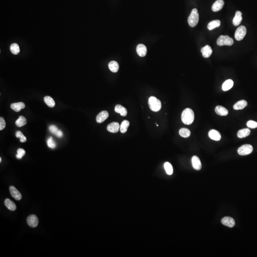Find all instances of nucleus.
Returning <instances> with one entry per match:
<instances>
[{
  "label": "nucleus",
  "mask_w": 257,
  "mask_h": 257,
  "mask_svg": "<svg viewBox=\"0 0 257 257\" xmlns=\"http://www.w3.org/2000/svg\"><path fill=\"white\" fill-rule=\"evenodd\" d=\"M26 140H27V139L26 138L25 136L23 135V136H22L21 138H20V142H26Z\"/></svg>",
  "instance_id": "ea45409f"
},
{
  "label": "nucleus",
  "mask_w": 257,
  "mask_h": 257,
  "mask_svg": "<svg viewBox=\"0 0 257 257\" xmlns=\"http://www.w3.org/2000/svg\"><path fill=\"white\" fill-rule=\"evenodd\" d=\"M201 52L204 58H207L211 56L212 53V49L209 45H206L201 49Z\"/></svg>",
  "instance_id": "dca6fc26"
},
{
  "label": "nucleus",
  "mask_w": 257,
  "mask_h": 257,
  "mask_svg": "<svg viewBox=\"0 0 257 257\" xmlns=\"http://www.w3.org/2000/svg\"><path fill=\"white\" fill-rule=\"evenodd\" d=\"M217 44L219 46H223V45H228L231 46L233 45L234 41L232 38L229 37L227 35H221L219 37L217 41Z\"/></svg>",
  "instance_id": "20e7f679"
},
{
  "label": "nucleus",
  "mask_w": 257,
  "mask_h": 257,
  "mask_svg": "<svg viewBox=\"0 0 257 257\" xmlns=\"http://www.w3.org/2000/svg\"><path fill=\"white\" fill-rule=\"evenodd\" d=\"M209 136L211 139L216 141H220L221 138L220 132L215 130H211L209 132Z\"/></svg>",
  "instance_id": "2eb2a0df"
},
{
  "label": "nucleus",
  "mask_w": 257,
  "mask_h": 257,
  "mask_svg": "<svg viewBox=\"0 0 257 257\" xmlns=\"http://www.w3.org/2000/svg\"><path fill=\"white\" fill-rule=\"evenodd\" d=\"M25 107V105L23 102L12 103L11 105V109L16 112H20L21 110L23 109Z\"/></svg>",
  "instance_id": "a211bd4d"
},
{
  "label": "nucleus",
  "mask_w": 257,
  "mask_h": 257,
  "mask_svg": "<svg viewBox=\"0 0 257 257\" xmlns=\"http://www.w3.org/2000/svg\"><path fill=\"white\" fill-rule=\"evenodd\" d=\"M6 127V123L3 117L0 118V130L2 131Z\"/></svg>",
  "instance_id": "e433bc0d"
},
{
  "label": "nucleus",
  "mask_w": 257,
  "mask_h": 257,
  "mask_svg": "<svg viewBox=\"0 0 257 257\" xmlns=\"http://www.w3.org/2000/svg\"><path fill=\"white\" fill-rule=\"evenodd\" d=\"M9 189H10L11 195L13 198H15L17 200H21L22 198V194L18 189H16V188H15L13 186H11L9 188Z\"/></svg>",
  "instance_id": "6e6552de"
},
{
  "label": "nucleus",
  "mask_w": 257,
  "mask_h": 257,
  "mask_svg": "<svg viewBox=\"0 0 257 257\" xmlns=\"http://www.w3.org/2000/svg\"><path fill=\"white\" fill-rule=\"evenodd\" d=\"M221 223L224 225L229 228H232L235 225V222L234 219L229 217H224L221 220Z\"/></svg>",
  "instance_id": "1a4fd4ad"
},
{
  "label": "nucleus",
  "mask_w": 257,
  "mask_h": 257,
  "mask_svg": "<svg viewBox=\"0 0 257 257\" xmlns=\"http://www.w3.org/2000/svg\"><path fill=\"white\" fill-rule=\"evenodd\" d=\"M49 131H50V132L54 135L56 134V133H57V131H58L59 130L57 127L54 125H51L49 127Z\"/></svg>",
  "instance_id": "c9c22d12"
},
{
  "label": "nucleus",
  "mask_w": 257,
  "mask_h": 257,
  "mask_svg": "<svg viewBox=\"0 0 257 257\" xmlns=\"http://www.w3.org/2000/svg\"><path fill=\"white\" fill-rule=\"evenodd\" d=\"M26 123H27L26 119L24 117L22 116H20L15 122V124L18 127H21L22 126H24L26 124Z\"/></svg>",
  "instance_id": "cd10ccee"
},
{
  "label": "nucleus",
  "mask_w": 257,
  "mask_h": 257,
  "mask_svg": "<svg viewBox=\"0 0 257 257\" xmlns=\"http://www.w3.org/2000/svg\"><path fill=\"white\" fill-rule=\"evenodd\" d=\"M47 145L51 149H54L56 146V142L54 141L52 137H51L47 140Z\"/></svg>",
  "instance_id": "473e14b6"
},
{
  "label": "nucleus",
  "mask_w": 257,
  "mask_h": 257,
  "mask_svg": "<svg viewBox=\"0 0 257 257\" xmlns=\"http://www.w3.org/2000/svg\"><path fill=\"white\" fill-rule=\"evenodd\" d=\"M120 125L119 123L117 122H113L107 126V129L108 131L111 133H117L120 130Z\"/></svg>",
  "instance_id": "9d476101"
},
{
  "label": "nucleus",
  "mask_w": 257,
  "mask_h": 257,
  "mask_svg": "<svg viewBox=\"0 0 257 257\" xmlns=\"http://www.w3.org/2000/svg\"><path fill=\"white\" fill-rule=\"evenodd\" d=\"M15 135H16V137L18 138H21V137L23 136V134L21 131H18L16 132Z\"/></svg>",
  "instance_id": "4c0bfd02"
},
{
  "label": "nucleus",
  "mask_w": 257,
  "mask_h": 257,
  "mask_svg": "<svg viewBox=\"0 0 257 257\" xmlns=\"http://www.w3.org/2000/svg\"><path fill=\"white\" fill-rule=\"evenodd\" d=\"M179 134L183 138H188L190 135V131L187 128H182L179 130Z\"/></svg>",
  "instance_id": "7c9ffc66"
},
{
  "label": "nucleus",
  "mask_w": 257,
  "mask_h": 257,
  "mask_svg": "<svg viewBox=\"0 0 257 257\" xmlns=\"http://www.w3.org/2000/svg\"><path fill=\"white\" fill-rule=\"evenodd\" d=\"M250 134V131L249 128H243L240 130L237 133V136L239 138H243L249 136Z\"/></svg>",
  "instance_id": "5701e85b"
},
{
  "label": "nucleus",
  "mask_w": 257,
  "mask_h": 257,
  "mask_svg": "<svg viewBox=\"0 0 257 257\" xmlns=\"http://www.w3.org/2000/svg\"><path fill=\"white\" fill-rule=\"evenodd\" d=\"M193 167L195 170L199 171L201 169V163L200 159L197 156H193L192 159Z\"/></svg>",
  "instance_id": "9b49d317"
},
{
  "label": "nucleus",
  "mask_w": 257,
  "mask_h": 257,
  "mask_svg": "<svg viewBox=\"0 0 257 257\" xmlns=\"http://www.w3.org/2000/svg\"><path fill=\"white\" fill-rule=\"evenodd\" d=\"M44 101L49 107L52 108L55 105V102L54 101V99L50 96H45L44 98Z\"/></svg>",
  "instance_id": "c85d7f7f"
},
{
  "label": "nucleus",
  "mask_w": 257,
  "mask_h": 257,
  "mask_svg": "<svg viewBox=\"0 0 257 257\" xmlns=\"http://www.w3.org/2000/svg\"><path fill=\"white\" fill-rule=\"evenodd\" d=\"M216 113L220 116H226L229 113L228 110L222 106H217L215 109Z\"/></svg>",
  "instance_id": "6ab92c4d"
},
{
  "label": "nucleus",
  "mask_w": 257,
  "mask_h": 257,
  "mask_svg": "<svg viewBox=\"0 0 257 257\" xmlns=\"http://www.w3.org/2000/svg\"><path fill=\"white\" fill-rule=\"evenodd\" d=\"M137 54L141 57H144L147 54V48L143 44H139L136 48Z\"/></svg>",
  "instance_id": "4468645a"
},
{
  "label": "nucleus",
  "mask_w": 257,
  "mask_h": 257,
  "mask_svg": "<svg viewBox=\"0 0 257 257\" xmlns=\"http://www.w3.org/2000/svg\"><path fill=\"white\" fill-rule=\"evenodd\" d=\"M130 125V123L128 121L124 120L122 122L120 125V130L122 134H124L127 131L128 128Z\"/></svg>",
  "instance_id": "bb28decb"
},
{
  "label": "nucleus",
  "mask_w": 257,
  "mask_h": 257,
  "mask_svg": "<svg viewBox=\"0 0 257 257\" xmlns=\"http://www.w3.org/2000/svg\"><path fill=\"white\" fill-rule=\"evenodd\" d=\"M164 167L165 171L168 174L171 175L173 174V168H172L171 164L170 163L166 162L164 163Z\"/></svg>",
  "instance_id": "2f4dec72"
},
{
  "label": "nucleus",
  "mask_w": 257,
  "mask_h": 257,
  "mask_svg": "<svg viewBox=\"0 0 257 257\" xmlns=\"http://www.w3.org/2000/svg\"><path fill=\"white\" fill-rule=\"evenodd\" d=\"M55 135H56L57 137L61 138L62 136H63V134H62V131H61V130H58V131H57Z\"/></svg>",
  "instance_id": "58836bf2"
},
{
  "label": "nucleus",
  "mask_w": 257,
  "mask_h": 257,
  "mask_svg": "<svg viewBox=\"0 0 257 257\" xmlns=\"http://www.w3.org/2000/svg\"><path fill=\"white\" fill-rule=\"evenodd\" d=\"M115 111L116 113L120 114L121 116H126L127 114V110L125 107H123L121 105H117L115 107Z\"/></svg>",
  "instance_id": "aec40b11"
},
{
  "label": "nucleus",
  "mask_w": 257,
  "mask_h": 257,
  "mask_svg": "<svg viewBox=\"0 0 257 257\" xmlns=\"http://www.w3.org/2000/svg\"><path fill=\"white\" fill-rule=\"evenodd\" d=\"M25 151L24 149L20 148L17 150V154L16 156V158L19 160L21 159L23 157V156L25 155Z\"/></svg>",
  "instance_id": "72a5a7b5"
},
{
  "label": "nucleus",
  "mask_w": 257,
  "mask_h": 257,
  "mask_svg": "<svg viewBox=\"0 0 257 257\" xmlns=\"http://www.w3.org/2000/svg\"><path fill=\"white\" fill-rule=\"evenodd\" d=\"M10 50L12 54L17 55L20 52L19 46L17 44H12L10 46Z\"/></svg>",
  "instance_id": "c756f323"
},
{
  "label": "nucleus",
  "mask_w": 257,
  "mask_h": 257,
  "mask_svg": "<svg viewBox=\"0 0 257 257\" xmlns=\"http://www.w3.org/2000/svg\"><path fill=\"white\" fill-rule=\"evenodd\" d=\"M234 84V82L231 79H229L228 80L226 81L224 83H223L222 86V90L223 91H227L232 88Z\"/></svg>",
  "instance_id": "4be33fe9"
},
{
  "label": "nucleus",
  "mask_w": 257,
  "mask_h": 257,
  "mask_svg": "<svg viewBox=\"0 0 257 257\" xmlns=\"http://www.w3.org/2000/svg\"><path fill=\"white\" fill-rule=\"evenodd\" d=\"M109 117V113L104 110L99 113L98 115L96 117V121L99 123H103V121Z\"/></svg>",
  "instance_id": "f8f14e48"
},
{
  "label": "nucleus",
  "mask_w": 257,
  "mask_h": 257,
  "mask_svg": "<svg viewBox=\"0 0 257 257\" xmlns=\"http://www.w3.org/2000/svg\"><path fill=\"white\" fill-rule=\"evenodd\" d=\"M242 21V13L240 11H237L236 12L235 16L233 20V24L234 26H237L239 25Z\"/></svg>",
  "instance_id": "f3484780"
},
{
  "label": "nucleus",
  "mask_w": 257,
  "mask_h": 257,
  "mask_svg": "<svg viewBox=\"0 0 257 257\" xmlns=\"http://www.w3.org/2000/svg\"><path fill=\"white\" fill-rule=\"evenodd\" d=\"M27 222L29 226L32 228H35L39 223V220L35 215H30L27 219Z\"/></svg>",
  "instance_id": "0eeeda50"
},
{
  "label": "nucleus",
  "mask_w": 257,
  "mask_h": 257,
  "mask_svg": "<svg viewBox=\"0 0 257 257\" xmlns=\"http://www.w3.org/2000/svg\"><path fill=\"white\" fill-rule=\"evenodd\" d=\"M150 108L153 112H159L161 108V103L159 99L154 96L150 97L148 100Z\"/></svg>",
  "instance_id": "f03ea898"
},
{
  "label": "nucleus",
  "mask_w": 257,
  "mask_h": 257,
  "mask_svg": "<svg viewBox=\"0 0 257 257\" xmlns=\"http://www.w3.org/2000/svg\"><path fill=\"white\" fill-rule=\"evenodd\" d=\"M224 5V1L223 0H217L212 6V10L214 12H217L222 9Z\"/></svg>",
  "instance_id": "ddd939ff"
},
{
  "label": "nucleus",
  "mask_w": 257,
  "mask_h": 257,
  "mask_svg": "<svg viewBox=\"0 0 257 257\" xmlns=\"http://www.w3.org/2000/svg\"><path fill=\"white\" fill-rule=\"evenodd\" d=\"M199 20V15L197 9H193L188 18V22L190 27H194L198 24Z\"/></svg>",
  "instance_id": "7ed1b4c3"
},
{
  "label": "nucleus",
  "mask_w": 257,
  "mask_h": 257,
  "mask_svg": "<svg viewBox=\"0 0 257 257\" xmlns=\"http://www.w3.org/2000/svg\"><path fill=\"white\" fill-rule=\"evenodd\" d=\"M221 25V21L220 20H214L210 22L208 25V29L209 30H211L214 29L215 28L220 27Z\"/></svg>",
  "instance_id": "393cba45"
},
{
  "label": "nucleus",
  "mask_w": 257,
  "mask_h": 257,
  "mask_svg": "<svg viewBox=\"0 0 257 257\" xmlns=\"http://www.w3.org/2000/svg\"><path fill=\"white\" fill-rule=\"evenodd\" d=\"M253 147L251 145L245 144L241 146L238 149V154L240 155L244 156L250 154L253 151Z\"/></svg>",
  "instance_id": "39448f33"
},
{
  "label": "nucleus",
  "mask_w": 257,
  "mask_h": 257,
  "mask_svg": "<svg viewBox=\"0 0 257 257\" xmlns=\"http://www.w3.org/2000/svg\"><path fill=\"white\" fill-rule=\"evenodd\" d=\"M248 127L250 128H257V123L253 121L250 120L247 123Z\"/></svg>",
  "instance_id": "f704fd0d"
},
{
  "label": "nucleus",
  "mask_w": 257,
  "mask_h": 257,
  "mask_svg": "<svg viewBox=\"0 0 257 257\" xmlns=\"http://www.w3.org/2000/svg\"><path fill=\"white\" fill-rule=\"evenodd\" d=\"M108 66H109L110 70L113 73H116L119 70V64L116 61H112V62H110Z\"/></svg>",
  "instance_id": "a878e982"
},
{
  "label": "nucleus",
  "mask_w": 257,
  "mask_h": 257,
  "mask_svg": "<svg viewBox=\"0 0 257 257\" xmlns=\"http://www.w3.org/2000/svg\"><path fill=\"white\" fill-rule=\"evenodd\" d=\"M194 120V112L190 108H187L182 112L181 121L182 123L186 125H190Z\"/></svg>",
  "instance_id": "f257e3e1"
},
{
  "label": "nucleus",
  "mask_w": 257,
  "mask_h": 257,
  "mask_svg": "<svg viewBox=\"0 0 257 257\" xmlns=\"http://www.w3.org/2000/svg\"><path fill=\"white\" fill-rule=\"evenodd\" d=\"M246 33V28L244 26H240L236 30L235 33V38L236 40L238 41L242 40L245 36Z\"/></svg>",
  "instance_id": "423d86ee"
},
{
  "label": "nucleus",
  "mask_w": 257,
  "mask_h": 257,
  "mask_svg": "<svg viewBox=\"0 0 257 257\" xmlns=\"http://www.w3.org/2000/svg\"><path fill=\"white\" fill-rule=\"evenodd\" d=\"M1 158H0V163H1Z\"/></svg>",
  "instance_id": "a19ab883"
},
{
  "label": "nucleus",
  "mask_w": 257,
  "mask_h": 257,
  "mask_svg": "<svg viewBox=\"0 0 257 257\" xmlns=\"http://www.w3.org/2000/svg\"><path fill=\"white\" fill-rule=\"evenodd\" d=\"M4 204L9 210L11 211H15L16 209V206L15 204L12 202L10 199H5L4 201Z\"/></svg>",
  "instance_id": "b1692460"
},
{
  "label": "nucleus",
  "mask_w": 257,
  "mask_h": 257,
  "mask_svg": "<svg viewBox=\"0 0 257 257\" xmlns=\"http://www.w3.org/2000/svg\"><path fill=\"white\" fill-rule=\"evenodd\" d=\"M247 105V102L245 100H241L237 102L234 105L233 109L235 110H242Z\"/></svg>",
  "instance_id": "412c9836"
}]
</instances>
